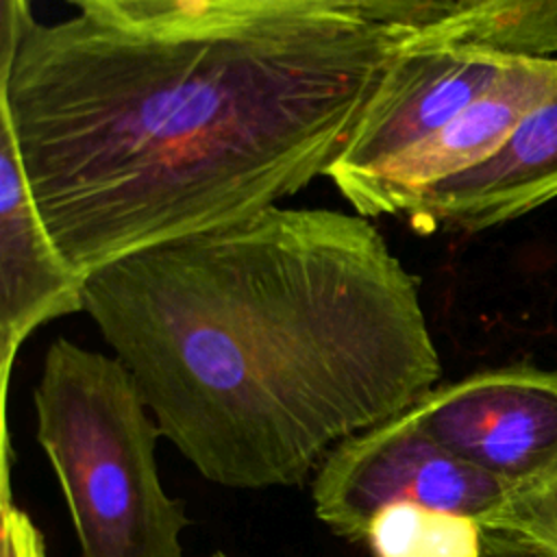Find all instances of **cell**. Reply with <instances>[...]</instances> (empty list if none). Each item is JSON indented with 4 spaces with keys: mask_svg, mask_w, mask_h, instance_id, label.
Here are the masks:
<instances>
[{
    "mask_svg": "<svg viewBox=\"0 0 557 557\" xmlns=\"http://www.w3.org/2000/svg\"><path fill=\"white\" fill-rule=\"evenodd\" d=\"M2 511V557H46V546L41 531L30 520L26 511H22L11 500L0 503Z\"/></svg>",
    "mask_w": 557,
    "mask_h": 557,
    "instance_id": "14",
    "label": "cell"
},
{
    "mask_svg": "<svg viewBox=\"0 0 557 557\" xmlns=\"http://www.w3.org/2000/svg\"><path fill=\"white\" fill-rule=\"evenodd\" d=\"M557 94V57H516L500 78L446 126L337 191L363 218L405 215L435 183L498 150L520 120Z\"/></svg>",
    "mask_w": 557,
    "mask_h": 557,
    "instance_id": "6",
    "label": "cell"
},
{
    "mask_svg": "<svg viewBox=\"0 0 557 557\" xmlns=\"http://www.w3.org/2000/svg\"><path fill=\"white\" fill-rule=\"evenodd\" d=\"M479 524L485 531L524 540L557 557V470L531 485L511 490Z\"/></svg>",
    "mask_w": 557,
    "mask_h": 557,
    "instance_id": "13",
    "label": "cell"
},
{
    "mask_svg": "<svg viewBox=\"0 0 557 557\" xmlns=\"http://www.w3.org/2000/svg\"><path fill=\"white\" fill-rule=\"evenodd\" d=\"M470 24H472V0H470ZM468 37H470V26H468ZM468 46V44H466Z\"/></svg>",
    "mask_w": 557,
    "mask_h": 557,
    "instance_id": "18",
    "label": "cell"
},
{
    "mask_svg": "<svg viewBox=\"0 0 557 557\" xmlns=\"http://www.w3.org/2000/svg\"><path fill=\"white\" fill-rule=\"evenodd\" d=\"M37 442L65 498L81 557H183L185 503L159 476L161 429L131 370L65 337L33 392Z\"/></svg>",
    "mask_w": 557,
    "mask_h": 557,
    "instance_id": "3",
    "label": "cell"
},
{
    "mask_svg": "<svg viewBox=\"0 0 557 557\" xmlns=\"http://www.w3.org/2000/svg\"><path fill=\"white\" fill-rule=\"evenodd\" d=\"M363 542L374 557H479L483 529L466 516L396 503L370 520Z\"/></svg>",
    "mask_w": 557,
    "mask_h": 557,
    "instance_id": "11",
    "label": "cell"
},
{
    "mask_svg": "<svg viewBox=\"0 0 557 557\" xmlns=\"http://www.w3.org/2000/svg\"><path fill=\"white\" fill-rule=\"evenodd\" d=\"M479 557H555V555L524 540L483 529V544H481Z\"/></svg>",
    "mask_w": 557,
    "mask_h": 557,
    "instance_id": "16",
    "label": "cell"
},
{
    "mask_svg": "<svg viewBox=\"0 0 557 557\" xmlns=\"http://www.w3.org/2000/svg\"><path fill=\"white\" fill-rule=\"evenodd\" d=\"M83 15L141 35H196L248 24L322 20L387 35L407 48H437L450 0H70Z\"/></svg>",
    "mask_w": 557,
    "mask_h": 557,
    "instance_id": "9",
    "label": "cell"
},
{
    "mask_svg": "<svg viewBox=\"0 0 557 557\" xmlns=\"http://www.w3.org/2000/svg\"><path fill=\"white\" fill-rule=\"evenodd\" d=\"M507 494L503 481L433 442L409 409L333 446L311 487L318 520L348 542L363 540L370 520L396 503L481 522Z\"/></svg>",
    "mask_w": 557,
    "mask_h": 557,
    "instance_id": "4",
    "label": "cell"
},
{
    "mask_svg": "<svg viewBox=\"0 0 557 557\" xmlns=\"http://www.w3.org/2000/svg\"><path fill=\"white\" fill-rule=\"evenodd\" d=\"M35 24L28 0H0V78L9 74L22 41Z\"/></svg>",
    "mask_w": 557,
    "mask_h": 557,
    "instance_id": "15",
    "label": "cell"
},
{
    "mask_svg": "<svg viewBox=\"0 0 557 557\" xmlns=\"http://www.w3.org/2000/svg\"><path fill=\"white\" fill-rule=\"evenodd\" d=\"M405 50L342 22L141 35L78 13L33 26L0 78V117L87 276L324 176Z\"/></svg>",
    "mask_w": 557,
    "mask_h": 557,
    "instance_id": "2",
    "label": "cell"
},
{
    "mask_svg": "<svg viewBox=\"0 0 557 557\" xmlns=\"http://www.w3.org/2000/svg\"><path fill=\"white\" fill-rule=\"evenodd\" d=\"M557 198V94L481 163L431 185L405 213L420 233H481Z\"/></svg>",
    "mask_w": 557,
    "mask_h": 557,
    "instance_id": "10",
    "label": "cell"
},
{
    "mask_svg": "<svg viewBox=\"0 0 557 557\" xmlns=\"http://www.w3.org/2000/svg\"><path fill=\"white\" fill-rule=\"evenodd\" d=\"M85 311L209 481L300 485L435 389L418 278L359 213L268 207L85 276Z\"/></svg>",
    "mask_w": 557,
    "mask_h": 557,
    "instance_id": "1",
    "label": "cell"
},
{
    "mask_svg": "<svg viewBox=\"0 0 557 557\" xmlns=\"http://www.w3.org/2000/svg\"><path fill=\"white\" fill-rule=\"evenodd\" d=\"M409 411L433 442L509 492L557 470V370L476 372L435 387Z\"/></svg>",
    "mask_w": 557,
    "mask_h": 557,
    "instance_id": "5",
    "label": "cell"
},
{
    "mask_svg": "<svg viewBox=\"0 0 557 557\" xmlns=\"http://www.w3.org/2000/svg\"><path fill=\"white\" fill-rule=\"evenodd\" d=\"M479 46L520 57H557V0H483Z\"/></svg>",
    "mask_w": 557,
    "mask_h": 557,
    "instance_id": "12",
    "label": "cell"
},
{
    "mask_svg": "<svg viewBox=\"0 0 557 557\" xmlns=\"http://www.w3.org/2000/svg\"><path fill=\"white\" fill-rule=\"evenodd\" d=\"M516 57L466 46L400 52L324 176L339 189L431 137L490 89Z\"/></svg>",
    "mask_w": 557,
    "mask_h": 557,
    "instance_id": "7",
    "label": "cell"
},
{
    "mask_svg": "<svg viewBox=\"0 0 557 557\" xmlns=\"http://www.w3.org/2000/svg\"><path fill=\"white\" fill-rule=\"evenodd\" d=\"M85 311V276L63 257L35 202L11 126L0 117V405L9 476L7 403L17 350L41 324Z\"/></svg>",
    "mask_w": 557,
    "mask_h": 557,
    "instance_id": "8",
    "label": "cell"
},
{
    "mask_svg": "<svg viewBox=\"0 0 557 557\" xmlns=\"http://www.w3.org/2000/svg\"><path fill=\"white\" fill-rule=\"evenodd\" d=\"M207 557H231V555H226V553H220V550H215V553H211V555H207Z\"/></svg>",
    "mask_w": 557,
    "mask_h": 557,
    "instance_id": "17",
    "label": "cell"
}]
</instances>
